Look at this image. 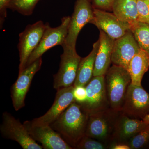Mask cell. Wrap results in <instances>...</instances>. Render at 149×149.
I'll use <instances>...</instances> for the list:
<instances>
[{
    "label": "cell",
    "instance_id": "cell-9",
    "mask_svg": "<svg viewBox=\"0 0 149 149\" xmlns=\"http://www.w3.org/2000/svg\"><path fill=\"white\" fill-rule=\"evenodd\" d=\"M87 100L80 104L89 115L110 108L104 82V75L93 76L86 86Z\"/></svg>",
    "mask_w": 149,
    "mask_h": 149
},
{
    "label": "cell",
    "instance_id": "cell-16",
    "mask_svg": "<svg viewBox=\"0 0 149 149\" xmlns=\"http://www.w3.org/2000/svg\"><path fill=\"white\" fill-rule=\"evenodd\" d=\"M148 124L143 120L131 118L120 111L116 123L113 143H127Z\"/></svg>",
    "mask_w": 149,
    "mask_h": 149
},
{
    "label": "cell",
    "instance_id": "cell-13",
    "mask_svg": "<svg viewBox=\"0 0 149 149\" xmlns=\"http://www.w3.org/2000/svg\"><path fill=\"white\" fill-rule=\"evenodd\" d=\"M141 49L131 30L114 40L111 56L113 65L128 69L130 61Z\"/></svg>",
    "mask_w": 149,
    "mask_h": 149
},
{
    "label": "cell",
    "instance_id": "cell-2",
    "mask_svg": "<svg viewBox=\"0 0 149 149\" xmlns=\"http://www.w3.org/2000/svg\"><path fill=\"white\" fill-rule=\"evenodd\" d=\"M104 82L110 108L120 111L131 83L130 73L124 68L113 65L105 74Z\"/></svg>",
    "mask_w": 149,
    "mask_h": 149
},
{
    "label": "cell",
    "instance_id": "cell-12",
    "mask_svg": "<svg viewBox=\"0 0 149 149\" xmlns=\"http://www.w3.org/2000/svg\"><path fill=\"white\" fill-rule=\"evenodd\" d=\"M94 17L91 23L114 40L120 38L130 29L131 25L119 19L114 13L93 8Z\"/></svg>",
    "mask_w": 149,
    "mask_h": 149
},
{
    "label": "cell",
    "instance_id": "cell-7",
    "mask_svg": "<svg viewBox=\"0 0 149 149\" xmlns=\"http://www.w3.org/2000/svg\"><path fill=\"white\" fill-rule=\"evenodd\" d=\"M93 17L94 11L91 2L89 0H76L74 11L70 17L67 35L63 45L75 48L80 31L86 24L91 23Z\"/></svg>",
    "mask_w": 149,
    "mask_h": 149
},
{
    "label": "cell",
    "instance_id": "cell-4",
    "mask_svg": "<svg viewBox=\"0 0 149 149\" xmlns=\"http://www.w3.org/2000/svg\"><path fill=\"white\" fill-rule=\"evenodd\" d=\"M70 19V17H64L62 18L61 24L56 27H51L49 23H46L45 28L40 43L29 56L25 68L42 57L48 50L56 46L62 45L67 35Z\"/></svg>",
    "mask_w": 149,
    "mask_h": 149
},
{
    "label": "cell",
    "instance_id": "cell-5",
    "mask_svg": "<svg viewBox=\"0 0 149 149\" xmlns=\"http://www.w3.org/2000/svg\"><path fill=\"white\" fill-rule=\"evenodd\" d=\"M62 47L63 52L61 56L59 69L54 75V88L56 90L73 85L82 58L77 54L75 48L64 45Z\"/></svg>",
    "mask_w": 149,
    "mask_h": 149
},
{
    "label": "cell",
    "instance_id": "cell-27",
    "mask_svg": "<svg viewBox=\"0 0 149 149\" xmlns=\"http://www.w3.org/2000/svg\"><path fill=\"white\" fill-rule=\"evenodd\" d=\"M114 0H92V5L94 8L105 11L112 10Z\"/></svg>",
    "mask_w": 149,
    "mask_h": 149
},
{
    "label": "cell",
    "instance_id": "cell-19",
    "mask_svg": "<svg viewBox=\"0 0 149 149\" xmlns=\"http://www.w3.org/2000/svg\"><path fill=\"white\" fill-rule=\"evenodd\" d=\"M149 68V54L141 49L130 61L128 69L133 85L141 86L144 74Z\"/></svg>",
    "mask_w": 149,
    "mask_h": 149
},
{
    "label": "cell",
    "instance_id": "cell-24",
    "mask_svg": "<svg viewBox=\"0 0 149 149\" xmlns=\"http://www.w3.org/2000/svg\"><path fill=\"white\" fill-rule=\"evenodd\" d=\"M109 146L105 143L85 136L77 144L76 149H109Z\"/></svg>",
    "mask_w": 149,
    "mask_h": 149
},
{
    "label": "cell",
    "instance_id": "cell-21",
    "mask_svg": "<svg viewBox=\"0 0 149 149\" xmlns=\"http://www.w3.org/2000/svg\"><path fill=\"white\" fill-rule=\"evenodd\" d=\"M130 30L141 49L149 54V23L137 22Z\"/></svg>",
    "mask_w": 149,
    "mask_h": 149
},
{
    "label": "cell",
    "instance_id": "cell-30",
    "mask_svg": "<svg viewBox=\"0 0 149 149\" xmlns=\"http://www.w3.org/2000/svg\"><path fill=\"white\" fill-rule=\"evenodd\" d=\"M147 123H149V114L143 120Z\"/></svg>",
    "mask_w": 149,
    "mask_h": 149
},
{
    "label": "cell",
    "instance_id": "cell-15",
    "mask_svg": "<svg viewBox=\"0 0 149 149\" xmlns=\"http://www.w3.org/2000/svg\"><path fill=\"white\" fill-rule=\"evenodd\" d=\"M23 124L31 138L41 143L44 149H73L50 125L36 126L28 120L24 121Z\"/></svg>",
    "mask_w": 149,
    "mask_h": 149
},
{
    "label": "cell",
    "instance_id": "cell-14",
    "mask_svg": "<svg viewBox=\"0 0 149 149\" xmlns=\"http://www.w3.org/2000/svg\"><path fill=\"white\" fill-rule=\"evenodd\" d=\"M74 89L73 85L57 90L55 99L51 108L42 116L30 121L31 124L36 126H45L50 125L55 121L63 111L75 101L73 95Z\"/></svg>",
    "mask_w": 149,
    "mask_h": 149
},
{
    "label": "cell",
    "instance_id": "cell-23",
    "mask_svg": "<svg viewBox=\"0 0 149 149\" xmlns=\"http://www.w3.org/2000/svg\"><path fill=\"white\" fill-rule=\"evenodd\" d=\"M127 144L130 149L149 148V123L146 127L130 139Z\"/></svg>",
    "mask_w": 149,
    "mask_h": 149
},
{
    "label": "cell",
    "instance_id": "cell-22",
    "mask_svg": "<svg viewBox=\"0 0 149 149\" xmlns=\"http://www.w3.org/2000/svg\"><path fill=\"white\" fill-rule=\"evenodd\" d=\"M40 0H11L8 8L22 15L29 16L33 13L35 6Z\"/></svg>",
    "mask_w": 149,
    "mask_h": 149
},
{
    "label": "cell",
    "instance_id": "cell-3",
    "mask_svg": "<svg viewBox=\"0 0 149 149\" xmlns=\"http://www.w3.org/2000/svg\"><path fill=\"white\" fill-rule=\"evenodd\" d=\"M120 111L109 108L89 115L85 136L110 146L114 141L116 123Z\"/></svg>",
    "mask_w": 149,
    "mask_h": 149
},
{
    "label": "cell",
    "instance_id": "cell-17",
    "mask_svg": "<svg viewBox=\"0 0 149 149\" xmlns=\"http://www.w3.org/2000/svg\"><path fill=\"white\" fill-rule=\"evenodd\" d=\"M100 31V45L95 61L93 76L105 75L111 63L115 40L102 30Z\"/></svg>",
    "mask_w": 149,
    "mask_h": 149
},
{
    "label": "cell",
    "instance_id": "cell-10",
    "mask_svg": "<svg viewBox=\"0 0 149 149\" xmlns=\"http://www.w3.org/2000/svg\"><path fill=\"white\" fill-rule=\"evenodd\" d=\"M45 26V24L40 20L27 25L24 31L19 34L18 49L20 63L19 73L25 68L29 56L39 45Z\"/></svg>",
    "mask_w": 149,
    "mask_h": 149
},
{
    "label": "cell",
    "instance_id": "cell-6",
    "mask_svg": "<svg viewBox=\"0 0 149 149\" xmlns=\"http://www.w3.org/2000/svg\"><path fill=\"white\" fill-rule=\"evenodd\" d=\"M131 118L142 120L149 114V94L142 85L130 84L121 111Z\"/></svg>",
    "mask_w": 149,
    "mask_h": 149
},
{
    "label": "cell",
    "instance_id": "cell-28",
    "mask_svg": "<svg viewBox=\"0 0 149 149\" xmlns=\"http://www.w3.org/2000/svg\"><path fill=\"white\" fill-rule=\"evenodd\" d=\"M11 0H0V22L3 24L7 17V10Z\"/></svg>",
    "mask_w": 149,
    "mask_h": 149
},
{
    "label": "cell",
    "instance_id": "cell-29",
    "mask_svg": "<svg viewBox=\"0 0 149 149\" xmlns=\"http://www.w3.org/2000/svg\"><path fill=\"white\" fill-rule=\"evenodd\" d=\"M109 149H130V148L129 145L126 143L115 142L111 144Z\"/></svg>",
    "mask_w": 149,
    "mask_h": 149
},
{
    "label": "cell",
    "instance_id": "cell-20",
    "mask_svg": "<svg viewBox=\"0 0 149 149\" xmlns=\"http://www.w3.org/2000/svg\"><path fill=\"white\" fill-rule=\"evenodd\" d=\"M112 11L120 20L131 25L138 22L136 0H114Z\"/></svg>",
    "mask_w": 149,
    "mask_h": 149
},
{
    "label": "cell",
    "instance_id": "cell-8",
    "mask_svg": "<svg viewBox=\"0 0 149 149\" xmlns=\"http://www.w3.org/2000/svg\"><path fill=\"white\" fill-rule=\"evenodd\" d=\"M0 131L4 137L16 141L23 149L43 148L31 138L23 123L8 112L3 113Z\"/></svg>",
    "mask_w": 149,
    "mask_h": 149
},
{
    "label": "cell",
    "instance_id": "cell-11",
    "mask_svg": "<svg viewBox=\"0 0 149 149\" xmlns=\"http://www.w3.org/2000/svg\"><path fill=\"white\" fill-rule=\"evenodd\" d=\"M42 58L37 59L19 73L16 82L11 87V97L15 110H19L25 106V97L35 74L41 68Z\"/></svg>",
    "mask_w": 149,
    "mask_h": 149
},
{
    "label": "cell",
    "instance_id": "cell-26",
    "mask_svg": "<svg viewBox=\"0 0 149 149\" xmlns=\"http://www.w3.org/2000/svg\"><path fill=\"white\" fill-rule=\"evenodd\" d=\"M73 95L75 101L82 104L87 100V91L86 86H77L74 87Z\"/></svg>",
    "mask_w": 149,
    "mask_h": 149
},
{
    "label": "cell",
    "instance_id": "cell-31",
    "mask_svg": "<svg viewBox=\"0 0 149 149\" xmlns=\"http://www.w3.org/2000/svg\"><path fill=\"white\" fill-rule=\"evenodd\" d=\"M89 1H90L91 2V1H92V0H89Z\"/></svg>",
    "mask_w": 149,
    "mask_h": 149
},
{
    "label": "cell",
    "instance_id": "cell-1",
    "mask_svg": "<svg viewBox=\"0 0 149 149\" xmlns=\"http://www.w3.org/2000/svg\"><path fill=\"white\" fill-rule=\"evenodd\" d=\"M89 114L74 101L50 126L73 149L85 136Z\"/></svg>",
    "mask_w": 149,
    "mask_h": 149
},
{
    "label": "cell",
    "instance_id": "cell-25",
    "mask_svg": "<svg viewBox=\"0 0 149 149\" xmlns=\"http://www.w3.org/2000/svg\"><path fill=\"white\" fill-rule=\"evenodd\" d=\"M138 21L149 23V0H136Z\"/></svg>",
    "mask_w": 149,
    "mask_h": 149
},
{
    "label": "cell",
    "instance_id": "cell-18",
    "mask_svg": "<svg viewBox=\"0 0 149 149\" xmlns=\"http://www.w3.org/2000/svg\"><path fill=\"white\" fill-rule=\"evenodd\" d=\"M99 45V39L93 44V49L89 54L85 57L81 58L77 69L76 79L73 84L74 87L86 86L93 78L95 61Z\"/></svg>",
    "mask_w": 149,
    "mask_h": 149
}]
</instances>
